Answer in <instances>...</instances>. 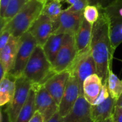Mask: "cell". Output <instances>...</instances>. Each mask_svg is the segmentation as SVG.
Wrapping results in <instances>:
<instances>
[{"label": "cell", "mask_w": 122, "mask_h": 122, "mask_svg": "<svg viewBox=\"0 0 122 122\" xmlns=\"http://www.w3.org/2000/svg\"><path fill=\"white\" fill-rule=\"evenodd\" d=\"M53 1V0H45V4H46V3H48V2H50V1Z\"/></svg>", "instance_id": "cell-37"}, {"label": "cell", "mask_w": 122, "mask_h": 122, "mask_svg": "<svg viewBox=\"0 0 122 122\" xmlns=\"http://www.w3.org/2000/svg\"><path fill=\"white\" fill-rule=\"evenodd\" d=\"M117 105L119 106V107L122 109V95L121 96V97L117 100Z\"/></svg>", "instance_id": "cell-35"}, {"label": "cell", "mask_w": 122, "mask_h": 122, "mask_svg": "<svg viewBox=\"0 0 122 122\" xmlns=\"http://www.w3.org/2000/svg\"><path fill=\"white\" fill-rule=\"evenodd\" d=\"M61 2V0H53L46 3L42 11V13L46 14L51 19L54 26V31L58 28L60 16L64 11Z\"/></svg>", "instance_id": "cell-22"}, {"label": "cell", "mask_w": 122, "mask_h": 122, "mask_svg": "<svg viewBox=\"0 0 122 122\" xmlns=\"http://www.w3.org/2000/svg\"><path fill=\"white\" fill-rule=\"evenodd\" d=\"M70 6L65 10L69 12H81L89 4L90 0H64Z\"/></svg>", "instance_id": "cell-27"}, {"label": "cell", "mask_w": 122, "mask_h": 122, "mask_svg": "<svg viewBox=\"0 0 122 122\" xmlns=\"http://www.w3.org/2000/svg\"><path fill=\"white\" fill-rule=\"evenodd\" d=\"M107 83L111 97L117 102L122 95V79H119L112 69L109 71Z\"/></svg>", "instance_id": "cell-24"}, {"label": "cell", "mask_w": 122, "mask_h": 122, "mask_svg": "<svg viewBox=\"0 0 122 122\" xmlns=\"http://www.w3.org/2000/svg\"><path fill=\"white\" fill-rule=\"evenodd\" d=\"M0 122H11L6 110H2V109L1 110Z\"/></svg>", "instance_id": "cell-32"}, {"label": "cell", "mask_w": 122, "mask_h": 122, "mask_svg": "<svg viewBox=\"0 0 122 122\" xmlns=\"http://www.w3.org/2000/svg\"><path fill=\"white\" fill-rule=\"evenodd\" d=\"M16 90V79L6 75L0 80V106L9 104L12 100Z\"/></svg>", "instance_id": "cell-18"}, {"label": "cell", "mask_w": 122, "mask_h": 122, "mask_svg": "<svg viewBox=\"0 0 122 122\" xmlns=\"http://www.w3.org/2000/svg\"><path fill=\"white\" fill-rule=\"evenodd\" d=\"M36 90L33 84V87L29 93V96L26 102L21 109L17 117L16 122H29L36 113Z\"/></svg>", "instance_id": "cell-20"}, {"label": "cell", "mask_w": 122, "mask_h": 122, "mask_svg": "<svg viewBox=\"0 0 122 122\" xmlns=\"http://www.w3.org/2000/svg\"><path fill=\"white\" fill-rule=\"evenodd\" d=\"M64 122V118L60 115L59 112H56L48 122Z\"/></svg>", "instance_id": "cell-33"}, {"label": "cell", "mask_w": 122, "mask_h": 122, "mask_svg": "<svg viewBox=\"0 0 122 122\" xmlns=\"http://www.w3.org/2000/svg\"><path fill=\"white\" fill-rule=\"evenodd\" d=\"M44 5L45 3L38 0H26L19 11L1 30L6 29L12 36L21 37L41 14Z\"/></svg>", "instance_id": "cell-2"}, {"label": "cell", "mask_w": 122, "mask_h": 122, "mask_svg": "<svg viewBox=\"0 0 122 122\" xmlns=\"http://www.w3.org/2000/svg\"><path fill=\"white\" fill-rule=\"evenodd\" d=\"M29 122H44V119L42 118V116L40 114V113L36 112L34 117H32V119L30 120Z\"/></svg>", "instance_id": "cell-34"}, {"label": "cell", "mask_w": 122, "mask_h": 122, "mask_svg": "<svg viewBox=\"0 0 122 122\" xmlns=\"http://www.w3.org/2000/svg\"><path fill=\"white\" fill-rule=\"evenodd\" d=\"M29 31L34 36L37 44L43 47L48 39L53 34V23L46 14L41 13L31 25Z\"/></svg>", "instance_id": "cell-11"}, {"label": "cell", "mask_w": 122, "mask_h": 122, "mask_svg": "<svg viewBox=\"0 0 122 122\" xmlns=\"http://www.w3.org/2000/svg\"><path fill=\"white\" fill-rule=\"evenodd\" d=\"M110 96V94L109 92V89H108V86H107V83L104 84L103 85V88L100 92V94L99 95L98 98L97 99V100L95 101L94 104L93 105H97L101 103H102L103 102H104Z\"/></svg>", "instance_id": "cell-28"}, {"label": "cell", "mask_w": 122, "mask_h": 122, "mask_svg": "<svg viewBox=\"0 0 122 122\" xmlns=\"http://www.w3.org/2000/svg\"><path fill=\"white\" fill-rule=\"evenodd\" d=\"M84 19L83 11L69 12L65 9L59 19L58 28L53 34H64L76 36Z\"/></svg>", "instance_id": "cell-10"}, {"label": "cell", "mask_w": 122, "mask_h": 122, "mask_svg": "<svg viewBox=\"0 0 122 122\" xmlns=\"http://www.w3.org/2000/svg\"><path fill=\"white\" fill-rule=\"evenodd\" d=\"M64 35V34H52L43 46L44 53L51 63L54 61L62 46Z\"/></svg>", "instance_id": "cell-19"}, {"label": "cell", "mask_w": 122, "mask_h": 122, "mask_svg": "<svg viewBox=\"0 0 122 122\" xmlns=\"http://www.w3.org/2000/svg\"><path fill=\"white\" fill-rule=\"evenodd\" d=\"M114 122V118L113 117H111V118H109L107 119H105V120H102V121H99V122Z\"/></svg>", "instance_id": "cell-36"}, {"label": "cell", "mask_w": 122, "mask_h": 122, "mask_svg": "<svg viewBox=\"0 0 122 122\" xmlns=\"http://www.w3.org/2000/svg\"><path fill=\"white\" fill-rule=\"evenodd\" d=\"M91 51L97 66V74L103 84L107 81L109 71L112 70L114 52L110 39L109 21L100 6V16L93 25Z\"/></svg>", "instance_id": "cell-1"}, {"label": "cell", "mask_w": 122, "mask_h": 122, "mask_svg": "<svg viewBox=\"0 0 122 122\" xmlns=\"http://www.w3.org/2000/svg\"><path fill=\"white\" fill-rule=\"evenodd\" d=\"M100 6L99 4L96 5L89 4L83 11L84 18L92 25H94L99 18Z\"/></svg>", "instance_id": "cell-26"}, {"label": "cell", "mask_w": 122, "mask_h": 122, "mask_svg": "<svg viewBox=\"0 0 122 122\" xmlns=\"http://www.w3.org/2000/svg\"><path fill=\"white\" fill-rule=\"evenodd\" d=\"M110 39L112 51L114 54L117 48L122 43V24L110 26Z\"/></svg>", "instance_id": "cell-25"}, {"label": "cell", "mask_w": 122, "mask_h": 122, "mask_svg": "<svg viewBox=\"0 0 122 122\" xmlns=\"http://www.w3.org/2000/svg\"><path fill=\"white\" fill-rule=\"evenodd\" d=\"M69 76V71L66 70L55 74L43 84L48 92L55 99L59 106L63 97Z\"/></svg>", "instance_id": "cell-12"}, {"label": "cell", "mask_w": 122, "mask_h": 122, "mask_svg": "<svg viewBox=\"0 0 122 122\" xmlns=\"http://www.w3.org/2000/svg\"><path fill=\"white\" fill-rule=\"evenodd\" d=\"M20 37L11 36L8 44L0 49V64L4 67L6 74L12 69L19 46Z\"/></svg>", "instance_id": "cell-14"}, {"label": "cell", "mask_w": 122, "mask_h": 122, "mask_svg": "<svg viewBox=\"0 0 122 122\" xmlns=\"http://www.w3.org/2000/svg\"><path fill=\"white\" fill-rule=\"evenodd\" d=\"M63 118L64 122H94L91 114V104L81 94L70 113Z\"/></svg>", "instance_id": "cell-13"}, {"label": "cell", "mask_w": 122, "mask_h": 122, "mask_svg": "<svg viewBox=\"0 0 122 122\" xmlns=\"http://www.w3.org/2000/svg\"><path fill=\"white\" fill-rule=\"evenodd\" d=\"M37 45L36 40L29 31L24 33L20 37L19 46L13 68L6 75L15 79L21 76L26 65Z\"/></svg>", "instance_id": "cell-4"}, {"label": "cell", "mask_w": 122, "mask_h": 122, "mask_svg": "<svg viewBox=\"0 0 122 122\" xmlns=\"http://www.w3.org/2000/svg\"><path fill=\"white\" fill-rule=\"evenodd\" d=\"M61 1H64V0H61Z\"/></svg>", "instance_id": "cell-39"}, {"label": "cell", "mask_w": 122, "mask_h": 122, "mask_svg": "<svg viewBox=\"0 0 122 122\" xmlns=\"http://www.w3.org/2000/svg\"><path fill=\"white\" fill-rule=\"evenodd\" d=\"M81 94L83 95V90L77 79L70 74L63 97L59 106V112L62 117L70 113Z\"/></svg>", "instance_id": "cell-9"}, {"label": "cell", "mask_w": 122, "mask_h": 122, "mask_svg": "<svg viewBox=\"0 0 122 122\" xmlns=\"http://www.w3.org/2000/svg\"><path fill=\"white\" fill-rule=\"evenodd\" d=\"M113 118L114 122H122V109L118 105L115 107Z\"/></svg>", "instance_id": "cell-30"}, {"label": "cell", "mask_w": 122, "mask_h": 122, "mask_svg": "<svg viewBox=\"0 0 122 122\" xmlns=\"http://www.w3.org/2000/svg\"><path fill=\"white\" fill-rule=\"evenodd\" d=\"M55 74L43 47L37 45L26 65L22 76L34 85H43Z\"/></svg>", "instance_id": "cell-3"}, {"label": "cell", "mask_w": 122, "mask_h": 122, "mask_svg": "<svg viewBox=\"0 0 122 122\" xmlns=\"http://www.w3.org/2000/svg\"><path fill=\"white\" fill-rule=\"evenodd\" d=\"M38 1H42V2L45 3V0H38Z\"/></svg>", "instance_id": "cell-38"}, {"label": "cell", "mask_w": 122, "mask_h": 122, "mask_svg": "<svg viewBox=\"0 0 122 122\" xmlns=\"http://www.w3.org/2000/svg\"><path fill=\"white\" fill-rule=\"evenodd\" d=\"M117 106V100L111 95L102 103L97 105H91V114L94 122H99L113 117Z\"/></svg>", "instance_id": "cell-16"}, {"label": "cell", "mask_w": 122, "mask_h": 122, "mask_svg": "<svg viewBox=\"0 0 122 122\" xmlns=\"http://www.w3.org/2000/svg\"><path fill=\"white\" fill-rule=\"evenodd\" d=\"M32 87L33 84L24 76L16 79V90L14 97L5 109L11 122L16 121L19 113L26 102Z\"/></svg>", "instance_id": "cell-6"}, {"label": "cell", "mask_w": 122, "mask_h": 122, "mask_svg": "<svg viewBox=\"0 0 122 122\" xmlns=\"http://www.w3.org/2000/svg\"><path fill=\"white\" fill-rule=\"evenodd\" d=\"M93 25L88 22L84 18L75 36L77 53L84 51L91 46Z\"/></svg>", "instance_id": "cell-17"}, {"label": "cell", "mask_w": 122, "mask_h": 122, "mask_svg": "<svg viewBox=\"0 0 122 122\" xmlns=\"http://www.w3.org/2000/svg\"><path fill=\"white\" fill-rule=\"evenodd\" d=\"M102 79L97 74L88 76L83 84V95L85 99L93 105L103 88Z\"/></svg>", "instance_id": "cell-15"}, {"label": "cell", "mask_w": 122, "mask_h": 122, "mask_svg": "<svg viewBox=\"0 0 122 122\" xmlns=\"http://www.w3.org/2000/svg\"><path fill=\"white\" fill-rule=\"evenodd\" d=\"M102 9L107 15L109 25L122 24V0H114Z\"/></svg>", "instance_id": "cell-21"}, {"label": "cell", "mask_w": 122, "mask_h": 122, "mask_svg": "<svg viewBox=\"0 0 122 122\" xmlns=\"http://www.w3.org/2000/svg\"><path fill=\"white\" fill-rule=\"evenodd\" d=\"M76 54L77 50L75 36L70 34H65L62 46L54 61L51 63L53 71L57 74L68 70Z\"/></svg>", "instance_id": "cell-7"}, {"label": "cell", "mask_w": 122, "mask_h": 122, "mask_svg": "<svg viewBox=\"0 0 122 122\" xmlns=\"http://www.w3.org/2000/svg\"><path fill=\"white\" fill-rule=\"evenodd\" d=\"M11 33L6 30V29H3L1 30L0 32V49H3L9 41L11 37Z\"/></svg>", "instance_id": "cell-29"}, {"label": "cell", "mask_w": 122, "mask_h": 122, "mask_svg": "<svg viewBox=\"0 0 122 122\" xmlns=\"http://www.w3.org/2000/svg\"><path fill=\"white\" fill-rule=\"evenodd\" d=\"M9 1L10 0H0V19L3 17Z\"/></svg>", "instance_id": "cell-31"}, {"label": "cell", "mask_w": 122, "mask_h": 122, "mask_svg": "<svg viewBox=\"0 0 122 122\" xmlns=\"http://www.w3.org/2000/svg\"><path fill=\"white\" fill-rule=\"evenodd\" d=\"M26 0H10L6 10L4 11V14L3 17L1 19V29L4 28V26L8 24L14 16L19 11L21 7L24 6Z\"/></svg>", "instance_id": "cell-23"}, {"label": "cell", "mask_w": 122, "mask_h": 122, "mask_svg": "<svg viewBox=\"0 0 122 122\" xmlns=\"http://www.w3.org/2000/svg\"><path fill=\"white\" fill-rule=\"evenodd\" d=\"M68 71L77 79L83 90V84L85 79L88 76L97 74V66L92 54L91 46L77 53Z\"/></svg>", "instance_id": "cell-5"}, {"label": "cell", "mask_w": 122, "mask_h": 122, "mask_svg": "<svg viewBox=\"0 0 122 122\" xmlns=\"http://www.w3.org/2000/svg\"><path fill=\"white\" fill-rule=\"evenodd\" d=\"M36 90V111L42 116L44 122H48L59 112V104L43 85H34Z\"/></svg>", "instance_id": "cell-8"}]
</instances>
